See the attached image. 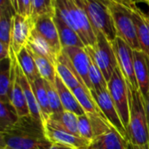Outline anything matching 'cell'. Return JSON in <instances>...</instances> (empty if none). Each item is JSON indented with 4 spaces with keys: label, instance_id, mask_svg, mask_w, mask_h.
I'll use <instances>...</instances> for the list:
<instances>
[{
    "label": "cell",
    "instance_id": "8",
    "mask_svg": "<svg viewBox=\"0 0 149 149\" xmlns=\"http://www.w3.org/2000/svg\"><path fill=\"white\" fill-rule=\"evenodd\" d=\"M45 133L52 144H59L72 149H87L90 143L79 136H77L52 119H48L43 122Z\"/></svg>",
    "mask_w": 149,
    "mask_h": 149
},
{
    "label": "cell",
    "instance_id": "26",
    "mask_svg": "<svg viewBox=\"0 0 149 149\" xmlns=\"http://www.w3.org/2000/svg\"><path fill=\"white\" fill-rule=\"evenodd\" d=\"M29 51L31 52V54H32V56H33V58L35 60V62H36V65H37V68H38L40 77L43 78L44 80L49 82V83H55V78L57 76L55 65L52 61L47 60L46 58L42 57V56L37 54L31 52L30 49H29Z\"/></svg>",
    "mask_w": 149,
    "mask_h": 149
},
{
    "label": "cell",
    "instance_id": "17",
    "mask_svg": "<svg viewBox=\"0 0 149 149\" xmlns=\"http://www.w3.org/2000/svg\"><path fill=\"white\" fill-rule=\"evenodd\" d=\"M127 141L115 129L96 137L87 149H127Z\"/></svg>",
    "mask_w": 149,
    "mask_h": 149
},
{
    "label": "cell",
    "instance_id": "16",
    "mask_svg": "<svg viewBox=\"0 0 149 149\" xmlns=\"http://www.w3.org/2000/svg\"><path fill=\"white\" fill-rule=\"evenodd\" d=\"M127 5L129 6L135 23L141 50L149 56V15L142 12L134 4Z\"/></svg>",
    "mask_w": 149,
    "mask_h": 149
},
{
    "label": "cell",
    "instance_id": "20",
    "mask_svg": "<svg viewBox=\"0 0 149 149\" xmlns=\"http://www.w3.org/2000/svg\"><path fill=\"white\" fill-rule=\"evenodd\" d=\"M54 84L58 90V95H59V97H60L64 110L72 112L75 114H77L78 116L85 114L84 110L80 106L79 101L77 100L76 97L73 94L72 90H70L63 83V81L58 77V75L55 78Z\"/></svg>",
    "mask_w": 149,
    "mask_h": 149
},
{
    "label": "cell",
    "instance_id": "39",
    "mask_svg": "<svg viewBox=\"0 0 149 149\" xmlns=\"http://www.w3.org/2000/svg\"><path fill=\"white\" fill-rule=\"evenodd\" d=\"M0 149H14L12 148H10L8 146H0Z\"/></svg>",
    "mask_w": 149,
    "mask_h": 149
},
{
    "label": "cell",
    "instance_id": "31",
    "mask_svg": "<svg viewBox=\"0 0 149 149\" xmlns=\"http://www.w3.org/2000/svg\"><path fill=\"white\" fill-rule=\"evenodd\" d=\"M90 59H91V63L89 68V79L93 90L96 91L100 89L107 88V81L105 79L101 70L91 57Z\"/></svg>",
    "mask_w": 149,
    "mask_h": 149
},
{
    "label": "cell",
    "instance_id": "35",
    "mask_svg": "<svg viewBox=\"0 0 149 149\" xmlns=\"http://www.w3.org/2000/svg\"><path fill=\"white\" fill-rule=\"evenodd\" d=\"M49 149H72L63 145H59V144H52V146L50 147Z\"/></svg>",
    "mask_w": 149,
    "mask_h": 149
},
{
    "label": "cell",
    "instance_id": "29",
    "mask_svg": "<svg viewBox=\"0 0 149 149\" xmlns=\"http://www.w3.org/2000/svg\"><path fill=\"white\" fill-rule=\"evenodd\" d=\"M56 0H31V18L35 21L43 15L55 16Z\"/></svg>",
    "mask_w": 149,
    "mask_h": 149
},
{
    "label": "cell",
    "instance_id": "19",
    "mask_svg": "<svg viewBox=\"0 0 149 149\" xmlns=\"http://www.w3.org/2000/svg\"><path fill=\"white\" fill-rule=\"evenodd\" d=\"M54 21L58 28L62 48L71 47H86L79 35L57 14H55L54 16Z\"/></svg>",
    "mask_w": 149,
    "mask_h": 149
},
{
    "label": "cell",
    "instance_id": "24",
    "mask_svg": "<svg viewBox=\"0 0 149 149\" xmlns=\"http://www.w3.org/2000/svg\"><path fill=\"white\" fill-rule=\"evenodd\" d=\"M19 120L16 109L10 102L0 101V131L1 133L11 129Z\"/></svg>",
    "mask_w": 149,
    "mask_h": 149
},
{
    "label": "cell",
    "instance_id": "33",
    "mask_svg": "<svg viewBox=\"0 0 149 149\" xmlns=\"http://www.w3.org/2000/svg\"><path fill=\"white\" fill-rule=\"evenodd\" d=\"M17 13L25 18H31V0H18V9Z\"/></svg>",
    "mask_w": 149,
    "mask_h": 149
},
{
    "label": "cell",
    "instance_id": "15",
    "mask_svg": "<svg viewBox=\"0 0 149 149\" xmlns=\"http://www.w3.org/2000/svg\"><path fill=\"white\" fill-rule=\"evenodd\" d=\"M134 59L139 90L146 101L149 96V56L141 50H134Z\"/></svg>",
    "mask_w": 149,
    "mask_h": 149
},
{
    "label": "cell",
    "instance_id": "38",
    "mask_svg": "<svg viewBox=\"0 0 149 149\" xmlns=\"http://www.w3.org/2000/svg\"><path fill=\"white\" fill-rule=\"evenodd\" d=\"M120 3H122V4H132L134 3L135 0H116Z\"/></svg>",
    "mask_w": 149,
    "mask_h": 149
},
{
    "label": "cell",
    "instance_id": "28",
    "mask_svg": "<svg viewBox=\"0 0 149 149\" xmlns=\"http://www.w3.org/2000/svg\"><path fill=\"white\" fill-rule=\"evenodd\" d=\"M51 119L57 121L61 126L70 133L79 136L78 128V115L74 112L64 110L57 115H52Z\"/></svg>",
    "mask_w": 149,
    "mask_h": 149
},
{
    "label": "cell",
    "instance_id": "32",
    "mask_svg": "<svg viewBox=\"0 0 149 149\" xmlns=\"http://www.w3.org/2000/svg\"><path fill=\"white\" fill-rule=\"evenodd\" d=\"M78 128L79 137L86 140L91 144L94 140V134L90 119L86 113L78 116Z\"/></svg>",
    "mask_w": 149,
    "mask_h": 149
},
{
    "label": "cell",
    "instance_id": "4",
    "mask_svg": "<svg viewBox=\"0 0 149 149\" xmlns=\"http://www.w3.org/2000/svg\"><path fill=\"white\" fill-rule=\"evenodd\" d=\"M95 32H100L113 43L117 37L108 7L109 0H80Z\"/></svg>",
    "mask_w": 149,
    "mask_h": 149
},
{
    "label": "cell",
    "instance_id": "7",
    "mask_svg": "<svg viewBox=\"0 0 149 149\" xmlns=\"http://www.w3.org/2000/svg\"><path fill=\"white\" fill-rule=\"evenodd\" d=\"M107 89L117 108L120 119L127 131L129 125L128 86L119 66L115 68L113 76L107 82Z\"/></svg>",
    "mask_w": 149,
    "mask_h": 149
},
{
    "label": "cell",
    "instance_id": "9",
    "mask_svg": "<svg viewBox=\"0 0 149 149\" xmlns=\"http://www.w3.org/2000/svg\"><path fill=\"white\" fill-rule=\"evenodd\" d=\"M112 45L116 55L118 66L127 85L133 90H139L134 70V49L120 37H116Z\"/></svg>",
    "mask_w": 149,
    "mask_h": 149
},
{
    "label": "cell",
    "instance_id": "34",
    "mask_svg": "<svg viewBox=\"0 0 149 149\" xmlns=\"http://www.w3.org/2000/svg\"><path fill=\"white\" fill-rule=\"evenodd\" d=\"M127 149H149V147H140L132 144L131 142H127Z\"/></svg>",
    "mask_w": 149,
    "mask_h": 149
},
{
    "label": "cell",
    "instance_id": "10",
    "mask_svg": "<svg viewBox=\"0 0 149 149\" xmlns=\"http://www.w3.org/2000/svg\"><path fill=\"white\" fill-rule=\"evenodd\" d=\"M92 97L104 116L107 118L110 125L115 128L127 141H128V133L125 128L117 108L113 101V98L108 91L107 88L100 89L99 90L91 91Z\"/></svg>",
    "mask_w": 149,
    "mask_h": 149
},
{
    "label": "cell",
    "instance_id": "22",
    "mask_svg": "<svg viewBox=\"0 0 149 149\" xmlns=\"http://www.w3.org/2000/svg\"><path fill=\"white\" fill-rule=\"evenodd\" d=\"M16 58L23 73L31 83L40 77L35 60L26 47H23L17 54H16Z\"/></svg>",
    "mask_w": 149,
    "mask_h": 149
},
{
    "label": "cell",
    "instance_id": "11",
    "mask_svg": "<svg viewBox=\"0 0 149 149\" xmlns=\"http://www.w3.org/2000/svg\"><path fill=\"white\" fill-rule=\"evenodd\" d=\"M34 21L31 18H25L16 13L12 18L10 50L17 54L26 47L29 38L34 29Z\"/></svg>",
    "mask_w": 149,
    "mask_h": 149
},
{
    "label": "cell",
    "instance_id": "25",
    "mask_svg": "<svg viewBox=\"0 0 149 149\" xmlns=\"http://www.w3.org/2000/svg\"><path fill=\"white\" fill-rule=\"evenodd\" d=\"M0 71V101L10 102V93L11 87V63L10 57L1 61Z\"/></svg>",
    "mask_w": 149,
    "mask_h": 149
},
{
    "label": "cell",
    "instance_id": "1",
    "mask_svg": "<svg viewBox=\"0 0 149 149\" xmlns=\"http://www.w3.org/2000/svg\"><path fill=\"white\" fill-rule=\"evenodd\" d=\"M1 146L14 149H49L52 143L45 136L43 123L30 115L19 118L11 129L1 133Z\"/></svg>",
    "mask_w": 149,
    "mask_h": 149
},
{
    "label": "cell",
    "instance_id": "2",
    "mask_svg": "<svg viewBox=\"0 0 149 149\" xmlns=\"http://www.w3.org/2000/svg\"><path fill=\"white\" fill-rule=\"evenodd\" d=\"M128 86V85H127ZM129 95V125L127 128L128 141L135 146L149 147V128L145 100L140 90L128 86Z\"/></svg>",
    "mask_w": 149,
    "mask_h": 149
},
{
    "label": "cell",
    "instance_id": "3",
    "mask_svg": "<svg viewBox=\"0 0 149 149\" xmlns=\"http://www.w3.org/2000/svg\"><path fill=\"white\" fill-rule=\"evenodd\" d=\"M108 7L117 32V37L122 39L134 50H141L135 23L129 6L116 0H109Z\"/></svg>",
    "mask_w": 149,
    "mask_h": 149
},
{
    "label": "cell",
    "instance_id": "13",
    "mask_svg": "<svg viewBox=\"0 0 149 149\" xmlns=\"http://www.w3.org/2000/svg\"><path fill=\"white\" fill-rule=\"evenodd\" d=\"M63 51L70 58L75 69L77 70L78 74L81 77L82 81L85 83L89 91L91 92L92 90H93L89 79V68H90L91 59L86 47H71L63 48Z\"/></svg>",
    "mask_w": 149,
    "mask_h": 149
},
{
    "label": "cell",
    "instance_id": "12",
    "mask_svg": "<svg viewBox=\"0 0 149 149\" xmlns=\"http://www.w3.org/2000/svg\"><path fill=\"white\" fill-rule=\"evenodd\" d=\"M56 72L58 77L70 90H72L79 86L87 88L75 69L70 58L63 50L57 58Z\"/></svg>",
    "mask_w": 149,
    "mask_h": 149
},
{
    "label": "cell",
    "instance_id": "23",
    "mask_svg": "<svg viewBox=\"0 0 149 149\" xmlns=\"http://www.w3.org/2000/svg\"><path fill=\"white\" fill-rule=\"evenodd\" d=\"M32 89L34 90L37 101L38 103L41 114H42V122L45 120L48 119L52 116V111L49 105V101H48V95H47V90H46V86H45V81L39 77L36 81L31 83Z\"/></svg>",
    "mask_w": 149,
    "mask_h": 149
},
{
    "label": "cell",
    "instance_id": "18",
    "mask_svg": "<svg viewBox=\"0 0 149 149\" xmlns=\"http://www.w3.org/2000/svg\"><path fill=\"white\" fill-rule=\"evenodd\" d=\"M26 47L31 52H33L42 57H45L47 60H49L50 61H52L56 67L58 54L53 50L52 46L47 42V40L44 37H42L35 30V28L31 32V34L29 38Z\"/></svg>",
    "mask_w": 149,
    "mask_h": 149
},
{
    "label": "cell",
    "instance_id": "21",
    "mask_svg": "<svg viewBox=\"0 0 149 149\" xmlns=\"http://www.w3.org/2000/svg\"><path fill=\"white\" fill-rule=\"evenodd\" d=\"M18 76H19V82H20V84H21V86L23 88V90H24V96H25V99H26V102H27V105H28V108H29V111H30V115L32 118H34V119H36L42 122L41 111H40L38 103L37 101L34 90L32 89L31 83L27 79V77L24 76V74L23 73V71H22L19 65H18Z\"/></svg>",
    "mask_w": 149,
    "mask_h": 149
},
{
    "label": "cell",
    "instance_id": "40",
    "mask_svg": "<svg viewBox=\"0 0 149 149\" xmlns=\"http://www.w3.org/2000/svg\"><path fill=\"white\" fill-rule=\"evenodd\" d=\"M144 1H145V2H147V3L148 4V5H149V0H144Z\"/></svg>",
    "mask_w": 149,
    "mask_h": 149
},
{
    "label": "cell",
    "instance_id": "27",
    "mask_svg": "<svg viewBox=\"0 0 149 149\" xmlns=\"http://www.w3.org/2000/svg\"><path fill=\"white\" fill-rule=\"evenodd\" d=\"M16 14L14 11H0V43L10 47L12 18Z\"/></svg>",
    "mask_w": 149,
    "mask_h": 149
},
{
    "label": "cell",
    "instance_id": "5",
    "mask_svg": "<svg viewBox=\"0 0 149 149\" xmlns=\"http://www.w3.org/2000/svg\"><path fill=\"white\" fill-rule=\"evenodd\" d=\"M96 43L93 47H86L89 56L101 70L105 79L108 82L118 67L116 55L112 45L103 33L97 32Z\"/></svg>",
    "mask_w": 149,
    "mask_h": 149
},
{
    "label": "cell",
    "instance_id": "6",
    "mask_svg": "<svg viewBox=\"0 0 149 149\" xmlns=\"http://www.w3.org/2000/svg\"><path fill=\"white\" fill-rule=\"evenodd\" d=\"M70 26L79 35L86 47H93L96 43V33L80 0H65Z\"/></svg>",
    "mask_w": 149,
    "mask_h": 149
},
{
    "label": "cell",
    "instance_id": "14",
    "mask_svg": "<svg viewBox=\"0 0 149 149\" xmlns=\"http://www.w3.org/2000/svg\"><path fill=\"white\" fill-rule=\"evenodd\" d=\"M34 23L35 30L47 40V42L52 46L53 50L58 55L62 52L63 48L60 43L58 28L54 21V16H40L34 21Z\"/></svg>",
    "mask_w": 149,
    "mask_h": 149
},
{
    "label": "cell",
    "instance_id": "30",
    "mask_svg": "<svg viewBox=\"0 0 149 149\" xmlns=\"http://www.w3.org/2000/svg\"><path fill=\"white\" fill-rule=\"evenodd\" d=\"M45 86H46V90H47V95H48L49 105L52 111V115H57L64 111L58 90L54 83H49L47 81H45Z\"/></svg>",
    "mask_w": 149,
    "mask_h": 149
},
{
    "label": "cell",
    "instance_id": "36",
    "mask_svg": "<svg viewBox=\"0 0 149 149\" xmlns=\"http://www.w3.org/2000/svg\"><path fill=\"white\" fill-rule=\"evenodd\" d=\"M145 106H146V112H147V118H148V123L149 128V96L148 99L145 101Z\"/></svg>",
    "mask_w": 149,
    "mask_h": 149
},
{
    "label": "cell",
    "instance_id": "37",
    "mask_svg": "<svg viewBox=\"0 0 149 149\" xmlns=\"http://www.w3.org/2000/svg\"><path fill=\"white\" fill-rule=\"evenodd\" d=\"M11 5L14 9V11H16V13L17 12V9H18V0H10Z\"/></svg>",
    "mask_w": 149,
    "mask_h": 149
}]
</instances>
